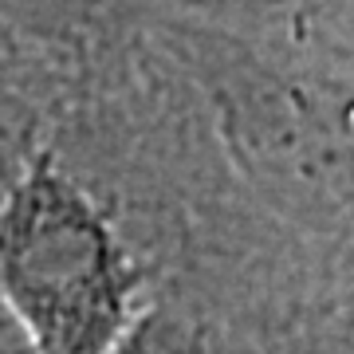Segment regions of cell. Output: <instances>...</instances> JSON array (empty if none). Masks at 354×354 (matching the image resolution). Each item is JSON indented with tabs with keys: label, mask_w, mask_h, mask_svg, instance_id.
Masks as SVG:
<instances>
[{
	"label": "cell",
	"mask_w": 354,
	"mask_h": 354,
	"mask_svg": "<svg viewBox=\"0 0 354 354\" xmlns=\"http://www.w3.org/2000/svg\"><path fill=\"white\" fill-rule=\"evenodd\" d=\"M142 272L91 197L39 150L0 197V304L32 354H114Z\"/></svg>",
	"instance_id": "1"
},
{
	"label": "cell",
	"mask_w": 354,
	"mask_h": 354,
	"mask_svg": "<svg viewBox=\"0 0 354 354\" xmlns=\"http://www.w3.org/2000/svg\"><path fill=\"white\" fill-rule=\"evenodd\" d=\"M114 354H241V346H232L205 319L181 311H150L138 315L134 330Z\"/></svg>",
	"instance_id": "2"
}]
</instances>
